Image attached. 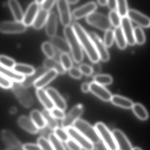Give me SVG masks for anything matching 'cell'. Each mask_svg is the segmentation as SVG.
I'll return each instance as SVG.
<instances>
[{"label": "cell", "mask_w": 150, "mask_h": 150, "mask_svg": "<svg viewBox=\"0 0 150 150\" xmlns=\"http://www.w3.org/2000/svg\"><path fill=\"white\" fill-rule=\"evenodd\" d=\"M72 28L77 36L81 45L84 49L88 58L93 63H97L100 60L93 41L82 26L78 23H74Z\"/></svg>", "instance_id": "1"}, {"label": "cell", "mask_w": 150, "mask_h": 150, "mask_svg": "<svg viewBox=\"0 0 150 150\" xmlns=\"http://www.w3.org/2000/svg\"><path fill=\"white\" fill-rule=\"evenodd\" d=\"M64 33L74 61L78 64L81 63L84 57L83 51L79 39L73 29L70 26L65 27Z\"/></svg>", "instance_id": "2"}, {"label": "cell", "mask_w": 150, "mask_h": 150, "mask_svg": "<svg viewBox=\"0 0 150 150\" xmlns=\"http://www.w3.org/2000/svg\"><path fill=\"white\" fill-rule=\"evenodd\" d=\"M73 127L94 144L101 141L95 128L86 121L82 119H78L74 124Z\"/></svg>", "instance_id": "3"}, {"label": "cell", "mask_w": 150, "mask_h": 150, "mask_svg": "<svg viewBox=\"0 0 150 150\" xmlns=\"http://www.w3.org/2000/svg\"><path fill=\"white\" fill-rule=\"evenodd\" d=\"M95 128L99 135L100 139L109 150H118L112 132L102 122L97 123Z\"/></svg>", "instance_id": "4"}, {"label": "cell", "mask_w": 150, "mask_h": 150, "mask_svg": "<svg viewBox=\"0 0 150 150\" xmlns=\"http://www.w3.org/2000/svg\"><path fill=\"white\" fill-rule=\"evenodd\" d=\"M12 90L20 103L26 108H29L33 105L34 100L29 92L21 83H13Z\"/></svg>", "instance_id": "5"}, {"label": "cell", "mask_w": 150, "mask_h": 150, "mask_svg": "<svg viewBox=\"0 0 150 150\" xmlns=\"http://www.w3.org/2000/svg\"><path fill=\"white\" fill-rule=\"evenodd\" d=\"M86 22L90 25L103 31L109 30L111 27L109 18L100 13H92L87 16Z\"/></svg>", "instance_id": "6"}, {"label": "cell", "mask_w": 150, "mask_h": 150, "mask_svg": "<svg viewBox=\"0 0 150 150\" xmlns=\"http://www.w3.org/2000/svg\"><path fill=\"white\" fill-rule=\"evenodd\" d=\"M70 138L74 140L81 148L85 150H94V144L73 127L66 129Z\"/></svg>", "instance_id": "7"}, {"label": "cell", "mask_w": 150, "mask_h": 150, "mask_svg": "<svg viewBox=\"0 0 150 150\" xmlns=\"http://www.w3.org/2000/svg\"><path fill=\"white\" fill-rule=\"evenodd\" d=\"M84 110V106L82 104H79L74 106L67 115H65L62 120L61 123L62 128L66 129L69 127H72L74 122L79 119Z\"/></svg>", "instance_id": "8"}, {"label": "cell", "mask_w": 150, "mask_h": 150, "mask_svg": "<svg viewBox=\"0 0 150 150\" xmlns=\"http://www.w3.org/2000/svg\"><path fill=\"white\" fill-rule=\"evenodd\" d=\"M88 35L93 43L96 50L99 55L100 59L104 62L108 61L110 57V54L102 40L99 37V36L94 32H89Z\"/></svg>", "instance_id": "9"}, {"label": "cell", "mask_w": 150, "mask_h": 150, "mask_svg": "<svg viewBox=\"0 0 150 150\" xmlns=\"http://www.w3.org/2000/svg\"><path fill=\"white\" fill-rule=\"evenodd\" d=\"M27 29V27L23 22L4 21L0 23V32L5 34L23 33Z\"/></svg>", "instance_id": "10"}, {"label": "cell", "mask_w": 150, "mask_h": 150, "mask_svg": "<svg viewBox=\"0 0 150 150\" xmlns=\"http://www.w3.org/2000/svg\"><path fill=\"white\" fill-rule=\"evenodd\" d=\"M1 137L10 150H24L19 139L10 131H2L1 134Z\"/></svg>", "instance_id": "11"}, {"label": "cell", "mask_w": 150, "mask_h": 150, "mask_svg": "<svg viewBox=\"0 0 150 150\" xmlns=\"http://www.w3.org/2000/svg\"><path fill=\"white\" fill-rule=\"evenodd\" d=\"M57 6L61 23L65 27L69 26L71 21V16L67 1L59 0L57 2Z\"/></svg>", "instance_id": "12"}, {"label": "cell", "mask_w": 150, "mask_h": 150, "mask_svg": "<svg viewBox=\"0 0 150 150\" xmlns=\"http://www.w3.org/2000/svg\"><path fill=\"white\" fill-rule=\"evenodd\" d=\"M127 17L129 19L130 21L134 22L140 27L144 28H148L150 27V21L149 18L137 10L134 9L128 10Z\"/></svg>", "instance_id": "13"}, {"label": "cell", "mask_w": 150, "mask_h": 150, "mask_svg": "<svg viewBox=\"0 0 150 150\" xmlns=\"http://www.w3.org/2000/svg\"><path fill=\"white\" fill-rule=\"evenodd\" d=\"M118 150H132V146L124 133L118 129L112 132Z\"/></svg>", "instance_id": "14"}, {"label": "cell", "mask_w": 150, "mask_h": 150, "mask_svg": "<svg viewBox=\"0 0 150 150\" xmlns=\"http://www.w3.org/2000/svg\"><path fill=\"white\" fill-rule=\"evenodd\" d=\"M121 26L122 30L125 37L126 42L129 45H133L136 43L133 35V28L131 22L126 16L121 20Z\"/></svg>", "instance_id": "15"}, {"label": "cell", "mask_w": 150, "mask_h": 150, "mask_svg": "<svg viewBox=\"0 0 150 150\" xmlns=\"http://www.w3.org/2000/svg\"><path fill=\"white\" fill-rule=\"evenodd\" d=\"M90 91L95 95L104 101H109L112 95L109 90L103 86L99 85L94 82L89 84Z\"/></svg>", "instance_id": "16"}, {"label": "cell", "mask_w": 150, "mask_h": 150, "mask_svg": "<svg viewBox=\"0 0 150 150\" xmlns=\"http://www.w3.org/2000/svg\"><path fill=\"white\" fill-rule=\"evenodd\" d=\"M97 6L94 2H89L84 6L76 8L73 13V16L76 20L88 16L97 9Z\"/></svg>", "instance_id": "17"}, {"label": "cell", "mask_w": 150, "mask_h": 150, "mask_svg": "<svg viewBox=\"0 0 150 150\" xmlns=\"http://www.w3.org/2000/svg\"><path fill=\"white\" fill-rule=\"evenodd\" d=\"M39 5L35 1L31 3L29 6L23 16V23L26 26H30L33 24L34 21L39 11Z\"/></svg>", "instance_id": "18"}, {"label": "cell", "mask_w": 150, "mask_h": 150, "mask_svg": "<svg viewBox=\"0 0 150 150\" xmlns=\"http://www.w3.org/2000/svg\"><path fill=\"white\" fill-rule=\"evenodd\" d=\"M45 91L56 108L63 111L66 109L67 104L65 101L56 89L50 87L47 88Z\"/></svg>", "instance_id": "19"}, {"label": "cell", "mask_w": 150, "mask_h": 150, "mask_svg": "<svg viewBox=\"0 0 150 150\" xmlns=\"http://www.w3.org/2000/svg\"><path fill=\"white\" fill-rule=\"evenodd\" d=\"M57 74V73L55 70H50L47 71L34 83V86L37 89L42 88L54 80Z\"/></svg>", "instance_id": "20"}, {"label": "cell", "mask_w": 150, "mask_h": 150, "mask_svg": "<svg viewBox=\"0 0 150 150\" xmlns=\"http://www.w3.org/2000/svg\"><path fill=\"white\" fill-rule=\"evenodd\" d=\"M57 28V17L54 12H51L49 14L46 23V33L50 37L55 36Z\"/></svg>", "instance_id": "21"}, {"label": "cell", "mask_w": 150, "mask_h": 150, "mask_svg": "<svg viewBox=\"0 0 150 150\" xmlns=\"http://www.w3.org/2000/svg\"><path fill=\"white\" fill-rule=\"evenodd\" d=\"M44 67H40L35 70L34 74L30 76L25 77L24 81L21 83V85L25 88L30 87L43 75L47 71Z\"/></svg>", "instance_id": "22"}, {"label": "cell", "mask_w": 150, "mask_h": 150, "mask_svg": "<svg viewBox=\"0 0 150 150\" xmlns=\"http://www.w3.org/2000/svg\"><path fill=\"white\" fill-rule=\"evenodd\" d=\"M51 38L50 43L53 47L56 48L62 53L68 54L71 52L70 47L66 40L56 35Z\"/></svg>", "instance_id": "23"}, {"label": "cell", "mask_w": 150, "mask_h": 150, "mask_svg": "<svg viewBox=\"0 0 150 150\" xmlns=\"http://www.w3.org/2000/svg\"><path fill=\"white\" fill-rule=\"evenodd\" d=\"M0 74L12 81L22 83L25 77L16 73L13 69H9L0 65Z\"/></svg>", "instance_id": "24"}, {"label": "cell", "mask_w": 150, "mask_h": 150, "mask_svg": "<svg viewBox=\"0 0 150 150\" xmlns=\"http://www.w3.org/2000/svg\"><path fill=\"white\" fill-rule=\"evenodd\" d=\"M18 123L21 128L30 133L36 134L38 132V129L31 119L28 117L25 116L20 117L18 119Z\"/></svg>", "instance_id": "25"}, {"label": "cell", "mask_w": 150, "mask_h": 150, "mask_svg": "<svg viewBox=\"0 0 150 150\" xmlns=\"http://www.w3.org/2000/svg\"><path fill=\"white\" fill-rule=\"evenodd\" d=\"M36 94L41 103L45 108V109L51 111L55 108L52 101L44 89L43 88L37 89Z\"/></svg>", "instance_id": "26"}, {"label": "cell", "mask_w": 150, "mask_h": 150, "mask_svg": "<svg viewBox=\"0 0 150 150\" xmlns=\"http://www.w3.org/2000/svg\"><path fill=\"white\" fill-rule=\"evenodd\" d=\"M110 101L115 106L127 109L132 108L134 104L131 100L119 95L112 96Z\"/></svg>", "instance_id": "27"}, {"label": "cell", "mask_w": 150, "mask_h": 150, "mask_svg": "<svg viewBox=\"0 0 150 150\" xmlns=\"http://www.w3.org/2000/svg\"><path fill=\"white\" fill-rule=\"evenodd\" d=\"M44 67L46 69L55 70L58 74H64L66 70L64 69L61 63L53 58H48L45 59L43 63Z\"/></svg>", "instance_id": "28"}, {"label": "cell", "mask_w": 150, "mask_h": 150, "mask_svg": "<svg viewBox=\"0 0 150 150\" xmlns=\"http://www.w3.org/2000/svg\"><path fill=\"white\" fill-rule=\"evenodd\" d=\"M8 4L16 21L22 22L24 15L19 2L16 0H10Z\"/></svg>", "instance_id": "29"}, {"label": "cell", "mask_w": 150, "mask_h": 150, "mask_svg": "<svg viewBox=\"0 0 150 150\" xmlns=\"http://www.w3.org/2000/svg\"><path fill=\"white\" fill-rule=\"evenodd\" d=\"M49 13L41 9L39 10L37 15L33 23V27L35 29H41L46 24L49 16Z\"/></svg>", "instance_id": "30"}, {"label": "cell", "mask_w": 150, "mask_h": 150, "mask_svg": "<svg viewBox=\"0 0 150 150\" xmlns=\"http://www.w3.org/2000/svg\"><path fill=\"white\" fill-rule=\"evenodd\" d=\"M13 70L16 73L24 77L33 74L35 70L31 66L22 64H16Z\"/></svg>", "instance_id": "31"}, {"label": "cell", "mask_w": 150, "mask_h": 150, "mask_svg": "<svg viewBox=\"0 0 150 150\" xmlns=\"http://www.w3.org/2000/svg\"><path fill=\"white\" fill-rule=\"evenodd\" d=\"M30 119L38 129H43L46 126V122L42 115L38 110H35L31 112Z\"/></svg>", "instance_id": "32"}, {"label": "cell", "mask_w": 150, "mask_h": 150, "mask_svg": "<svg viewBox=\"0 0 150 150\" xmlns=\"http://www.w3.org/2000/svg\"><path fill=\"white\" fill-rule=\"evenodd\" d=\"M115 39L117 46L121 50H124L127 46V42L120 27L116 28L114 31Z\"/></svg>", "instance_id": "33"}, {"label": "cell", "mask_w": 150, "mask_h": 150, "mask_svg": "<svg viewBox=\"0 0 150 150\" xmlns=\"http://www.w3.org/2000/svg\"><path fill=\"white\" fill-rule=\"evenodd\" d=\"M135 115L141 120L144 121L148 118V113L144 106L139 103L133 104L132 108Z\"/></svg>", "instance_id": "34"}, {"label": "cell", "mask_w": 150, "mask_h": 150, "mask_svg": "<svg viewBox=\"0 0 150 150\" xmlns=\"http://www.w3.org/2000/svg\"><path fill=\"white\" fill-rule=\"evenodd\" d=\"M42 115L45 120L46 125L51 129H56L58 128V122L55 117L52 116L50 112L47 110H44L42 112Z\"/></svg>", "instance_id": "35"}, {"label": "cell", "mask_w": 150, "mask_h": 150, "mask_svg": "<svg viewBox=\"0 0 150 150\" xmlns=\"http://www.w3.org/2000/svg\"><path fill=\"white\" fill-rule=\"evenodd\" d=\"M93 80V82L102 86L110 85L113 81L112 77L108 74H97Z\"/></svg>", "instance_id": "36"}, {"label": "cell", "mask_w": 150, "mask_h": 150, "mask_svg": "<svg viewBox=\"0 0 150 150\" xmlns=\"http://www.w3.org/2000/svg\"><path fill=\"white\" fill-rule=\"evenodd\" d=\"M117 13L122 18L126 17L128 12V4L125 0L117 1Z\"/></svg>", "instance_id": "37"}, {"label": "cell", "mask_w": 150, "mask_h": 150, "mask_svg": "<svg viewBox=\"0 0 150 150\" xmlns=\"http://www.w3.org/2000/svg\"><path fill=\"white\" fill-rule=\"evenodd\" d=\"M133 35L135 43L139 45H143L144 43L145 36L144 31L140 27H136L133 29Z\"/></svg>", "instance_id": "38"}, {"label": "cell", "mask_w": 150, "mask_h": 150, "mask_svg": "<svg viewBox=\"0 0 150 150\" xmlns=\"http://www.w3.org/2000/svg\"><path fill=\"white\" fill-rule=\"evenodd\" d=\"M49 140L54 150H66L62 142L54 133H51L49 135Z\"/></svg>", "instance_id": "39"}, {"label": "cell", "mask_w": 150, "mask_h": 150, "mask_svg": "<svg viewBox=\"0 0 150 150\" xmlns=\"http://www.w3.org/2000/svg\"><path fill=\"white\" fill-rule=\"evenodd\" d=\"M42 48L44 53L48 58H53L55 57L56 54L55 50L50 42H45L42 45Z\"/></svg>", "instance_id": "40"}, {"label": "cell", "mask_w": 150, "mask_h": 150, "mask_svg": "<svg viewBox=\"0 0 150 150\" xmlns=\"http://www.w3.org/2000/svg\"><path fill=\"white\" fill-rule=\"evenodd\" d=\"M108 18L111 25H113L116 28L120 27L122 19L117 13V12L115 10L110 11L109 15Z\"/></svg>", "instance_id": "41"}, {"label": "cell", "mask_w": 150, "mask_h": 150, "mask_svg": "<svg viewBox=\"0 0 150 150\" xmlns=\"http://www.w3.org/2000/svg\"><path fill=\"white\" fill-rule=\"evenodd\" d=\"M60 63L66 71L69 70L72 67V61L68 54L62 53L60 55Z\"/></svg>", "instance_id": "42"}, {"label": "cell", "mask_w": 150, "mask_h": 150, "mask_svg": "<svg viewBox=\"0 0 150 150\" xmlns=\"http://www.w3.org/2000/svg\"><path fill=\"white\" fill-rule=\"evenodd\" d=\"M15 61L9 57L4 55L0 56V65L9 69H13L15 66Z\"/></svg>", "instance_id": "43"}, {"label": "cell", "mask_w": 150, "mask_h": 150, "mask_svg": "<svg viewBox=\"0 0 150 150\" xmlns=\"http://www.w3.org/2000/svg\"><path fill=\"white\" fill-rule=\"evenodd\" d=\"M54 134L61 142L66 143L70 138L67 131L63 128L58 127L54 130Z\"/></svg>", "instance_id": "44"}, {"label": "cell", "mask_w": 150, "mask_h": 150, "mask_svg": "<svg viewBox=\"0 0 150 150\" xmlns=\"http://www.w3.org/2000/svg\"><path fill=\"white\" fill-rule=\"evenodd\" d=\"M114 39L115 37L114 31L110 29L107 30L104 35L103 42L105 46L106 47H111L114 42Z\"/></svg>", "instance_id": "45"}, {"label": "cell", "mask_w": 150, "mask_h": 150, "mask_svg": "<svg viewBox=\"0 0 150 150\" xmlns=\"http://www.w3.org/2000/svg\"><path fill=\"white\" fill-rule=\"evenodd\" d=\"M38 144L42 150H54L50 141L44 137H40L38 139Z\"/></svg>", "instance_id": "46"}, {"label": "cell", "mask_w": 150, "mask_h": 150, "mask_svg": "<svg viewBox=\"0 0 150 150\" xmlns=\"http://www.w3.org/2000/svg\"><path fill=\"white\" fill-rule=\"evenodd\" d=\"M13 85V81L0 74V87L6 89H8L12 88Z\"/></svg>", "instance_id": "47"}, {"label": "cell", "mask_w": 150, "mask_h": 150, "mask_svg": "<svg viewBox=\"0 0 150 150\" xmlns=\"http://www.w3.org/2000/svg\"><path fill=\"white\" fill-rule=\"evenodd\" d=\"M50 112L53 117H55V118H57V119L63 120L65 116L64 111L57 108L56 107L52 109L51 111H50Z\"/></svg>", "instance_id": "48"}, {"label": "cell", "mask_w": 150, "mask_h": 150, "mask_svg": "<svg viewBox=\"0 0 150 150\" xmlns=\"http://www.w3.org/2000/svg\"><path fill=\"white\" fill-rule=\"evenodd\" d=\"M79 69L82 74H84L86 76H90L93 74L91 67L86 64H82L80 65Z\"/></svg>", "instance_id": "49"}, {"label": "cell", "mask_w": 150, "mask_h": 150, "mask_svg": "<svg viewBox=\"0 0 150 150\" xmlns=\"http://www.w3.org/2000/svg\"><path fill=\"white\" fill-rule=\"evenodd\" d=\"M56 2V1L54 0L43 1L42 2L41 4L42 9L47 12H49V11H50L54 6Z\"/></svg>", "instance_id": "50"}, {"label": "cell", "mask_w": 150, "mask_h": 150, "mask_svg": "<svg viewBox=\"0 0 150 150\" xmlns=\"http://www.w3.org/2000/svg\"><path fill=\"white\" fill-rule=\"evenodd\" d=\"M69 74L70 76L75 79H80L81 78L82 74L79 68L76 67H72L69 70Z\"/></svg>", "instance_id": "51"}, {"label": "cell", "mask_w": 150, "mask_h": 150, "mask_svg": "<svg viewBox=\"0 0 150 150\" xmlns=\"http://www.w3.org/2000/svg\"><path fill=\"white\" fill-rule=\"evenodd\" d=\"M67 146L70 150H82V148L74 140L70 138L66 142Z\"/></svg>", "instance_id": "52"}, {"label": "cell", "mask_w": 150, "mask_h": 150, "mask_svg": "<svg viewBox=\"0 0 150 150\" xmlns=\"http://www.w3.org/2000/svg\"><path fill=\"white\" fill-rule=\"evenodd\" d=\"M23 147L24 150H42L39 146L35 144H25Z\"/></svg>", "instance_id": "53"}, {"label": "cell", "mask_w": 150, "mask_h": 150, "mask_svg": "<svg viewBox=\"0 0 150 150\" xmlns=\"http://www.w3.org/2000/svg\"><path fill=\"white\" fill-rule=\"evenodd\" d=\"M91 68H92L93 73H94L95 74H99L101 71V66L98 62L93 63L91 66Z\"/></svg>", "instance_id": "54"}, {"label": "cell", "mask_w": 150, "mask_h": 150, "mask_svg": "<svg viewBox=\"0 0 150 150\" xmlns=\"http://www.w3.org/2000/svg\"><path fill=\"white\" fill-rule=\"evenodd\" d=\"M107 5L111 11H114L117 8V1L109 0L108 1Z\"/></svg>", "instance_id": "55"}, {"label": "cell", "mask_w": 150, "mask_h": 150, "mask_svg": "<svg viewBox=\"0 0 150 150\" xmlns=\"http://www.w3.org/2000/svg\"><path fill=\"white\" fill-rule=\"evenodd\" d=\"M96 150H109L101 141H100L94 145Z\"/></svg>", "instance_id": "56"}, {"label": "cell", "mask_w": 150, "mask_h": 150, "mask_svg": "<svg viewBox=\"0 0 150 150\" xmlns=\"http://www.w3.org/2000/svg\"><path fill=\"white\" fill-rule=\"evenodd\" d=\"M81 89L83 93H88L90 91L89 84L88 83H83L81 86Z\"/></svg>", "instance_id": "57"}, {"label": "cell", "mask_w": 150, "mask_h": 150, "mask_svg": "<svg viewBox=\"0 0 150 150\" xmlns=\"http://www.w3.org/2000/svg\"><path fill=\"white\" fill-rule=\"evenodd\" d=\"M97 2H98V4L102 6H106L108 4V1L107 0H99Z\"/></svg>", "instance_id": "58"}, {"label": "cell", "mask_w": 150, "mask_h": 150, "mask_svg": "<svg viewBox=\"0 0 150 150\" xmlns=\"http://www.w3.org/2000/svg\"><path fill=\"white\" fill-rule=\"evenodd\" d=\"M68 4H72V5H74L79 2V1L78 0H69V1H67Z\"/></svg>", "instance_id": "59"}, {"label": "cell", "mask_w": 150, "mask_h": 150, "mask_svg": "<svg viewBox=\"0 0 150 150\" xmlns=\"http://www.w3.org/2000/svg\"><path fill=\"white\" fill-rule=\"evenodd\" d=\"M16 111H17V110H16V108L15 107H13L10 109V112L11 114H14L16 113Z\"/></svg>", "instance_id": "60"}, {"label": "cell", "mask_w": 150, "mask_h": 150, "mask_svg": "<svg viewBox=\"0 0 150 150\" xmlns=\"http://www.w3.org/2000/svg\"><path fill=\"white\" fill-rule=\"evenodd\" d=\"M132 150H142L139 147H135V148H133Z\"/></svg>", "instance_id": "61"}]
</instances>
